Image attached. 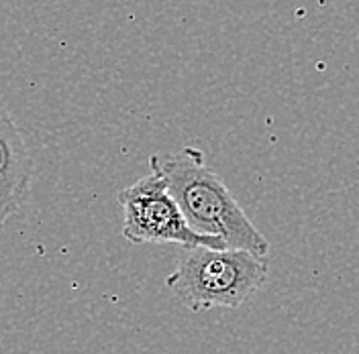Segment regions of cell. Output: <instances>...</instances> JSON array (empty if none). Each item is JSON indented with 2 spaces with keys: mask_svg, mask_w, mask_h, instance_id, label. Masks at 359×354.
Wrapping results in <instances>:
<instances>
[{
  "mask_svg": "<svg viewBox=\"0 0 359 354\" xmlns=\"http://www.w3.org/2000/svg\"><path fill=\"white\" fill-rule=\"evenodd\" d=\"M149 169L163 177L186 222L206 236H219L226 248L247 250L266 257L269 243L249 220L223 179L208 165L196 147H184L180 153L149 157Z\"/></svg>",
  "mask_w": 359,
  "mask_h": 354,
  "instance_id": "obj_1",
  "label": "cell"
},
{
  "mask_svg": "<svg viewBox=\"0 0 359 354\" xmlns=\"http://www.w3.org/2000/svg\"><path fill=\"white\" fill-rule=\"evenodd\" d=\"M266 257L237 248H182L178 267L165 279L168 289L192 311L239 308L268 281Z\"/></svg>",
  "mask_w": 359,
  "mask_h": 354,
  "instance_id": "obj_2",
  "label": "cell"
},
{
  "mask_svg": "<svg viewBox=\"0 0 359 354\" xmlns=\"http://www.w3.org/2000/svg\"><path fill=\"white\" fill-rule=\"evenodd\" d=\"M123 208V236L133 244H180L182 248H215L224 250L219 236L198 234L186 222L163 177L149 171L118 192Z\"/></svg>",
  "mask_w": 359,
  "mask_h": 354,
  "instance_id": "obj_3",
  "label": "cell"
},
{
  "mask_svg": "<svg viewBox=\"0 0 359 354\" xmlns=\"http://www.w3.org/2000/svg\"><path fill=\"white\" fill-rule=\"evenodd\" d=\"M33 174V159L22 133L0 100V226L29 199Z\"/></svg>",
  "mask_w": 359,
  "mask_h": 354,
  "instance_id": "obj_4",
  "label": "cell"
}]
</instances>
